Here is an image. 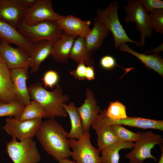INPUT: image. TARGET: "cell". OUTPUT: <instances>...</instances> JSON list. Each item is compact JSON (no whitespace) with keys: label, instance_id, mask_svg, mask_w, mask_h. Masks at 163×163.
Wrapping results in <instances>:
<instances>
[{"label":"cell","instance_id":"1","mask_svg":"<svg viewBox=\"0 0 163 163\" xmlns=\"http://www.w3.org/2000/svg\"><path fill=\"white\" fill-rule=\"evenodd\" d=\"M68 133L54 119L42 121L35 136L45 151L56 161L71 156Z\"/></svg>","mask_w":163,"mask_h":163},{"label":"cell","instance_id":"2","mask_svg":"<svg viewBox=\"0 0 163 163\" xmlns=\"http://www.w3.org/2000/svg\"><path fill=\"white\" fill-rule=\"evenodd\" d=\"M27 88L31 98L43 107L44 113L43 118L54 119L56 117L67 116V113L62 105L69 101V97L68 95L63 94L60 85L57 83L51 91L45 89L38 82L33 83Z\"/></svg>","mask_w":163,"mask_h":163},{"label":"cell","instance_id":"3","mask_svg":"<svg viewBox=\"0 0 163 163\" xmlns=\"http://www.w3.org/2000/svg\"><path fill=\"white\" fill-rule=\"evenodd\" d=\"M120 7L117 1L110 2L103 9L100 8L97 9L96 17L112 33L116 49H117L121 44L126 42L134 43L138 47L141 46L139 42L133 40L129 37L121 24L118 14Z\"/></svg>","mask_w":163,"mask_h":163},{"label":"cell","instance_id":"4","mask_svg":"<svg viewBox=\"0 0 163 163\" xmlns=\"http://www.w3.org/2000/svg\"><path fill=\"white\" fill-rule=\"evenodd\" d=\"M17 30L33 43L44 40L57 41L65 34L57 21L53 20H44L31 25H27L22 21Z\"/></svg>","mask_w":163,"mask_h":163},{"label":"cell","instance_id":"5","mask_svg":"<svg viewBox=\"0 0 163 163\" xmlns=\"http://www.w3.org/2000/svg\"><path fill=\"white\" fill-rule=\"evenodd\" d=\"M29 138L18 142L12 138L6 144V152L14 163H38L41 156L36 142Z\"/></svg>","mask_w":163,"mask_h":163},{"label":"cell","instance_id":"6","mask_svg":"<svg viewBox=\"0 0 163 163\" xmlns=\"http://www.w3.org/2000/svg\"><path fill=\"white\" fill-rule=\"evenodd\" d=\"M140 133V138L135 142L133 149L125 155V157L129 160V163H143L148 158L156 161L158 158L152 155L151 151L155 145L163 144L162 136L150 130Z\"/></svg>","mask_w":163,"mask_h":163},{"label":"cell","instance_id":"7","mask_svg":"<svg viewBox=\"0 0 163 163\" xmlns=\"http://www.w3.org/2000/svg\"><path fill=\"white\" fill-rule=\"evenodd\" d=\"M126 14L124 18L125 22H135L136 28L140 33V41L141 46L144 45L145 37H150L153 29L149 22V14L144 8L140 0H129L124 6Z\"/></svg>","mask_w":163,"mask_h":163},{"label":"cell","instance_id":"8","mask_svg":"<svg viewBox=\"0 0 163 163\" xmlns=\"http://www.w3.org/2000/svg\"><path fill=\"white\" fill-rule=\"evenodd\" d=\"M71 156L77 163H101L100 152L92 145L89 132L84 133L78 139L69 138Z\"/></svg>","mask_w":163,"mask_h":163},{"label":"cell","instance_id":"9","mask_svg":"<svg viewBox=\"0 0 163 163\" xmlns=\"http://www.w3.org/2000/svg\"><path fill=\"white\" fill-rule=\"evenodd\" d=\"M114 124H119L143 129H153L163 130V121L140 117H129L120 120H114L104 117L101 111L91 126L95 130Z\"/></svg>","mask_w":163,"mask_h":163},{"label":"cell","instance_id":"10","mask_svg":"<svg viewBox=\"0 0 163 163\" xmlns=\"http://www.w3.org/2000/svg\"><path fill=\"white\" fill-rule=\"evenodd\" d=\"M42 121L41 119L24 120L8 117L5 119L3 129L12 138L22 141L33 138Z\"/></svg>","mask_w":163,"mask_h":163},{"label":"cell","instance_id":"11","mask_svg":"<svg viewBox=\"0 0 163 163\" xmlns=\"http://www.w3.org/2000/svg\"><path fill=\"white\" fill-rule=\"evenodd\" d=\"M63 16L54 11L51 0H37L32 7L25 10L23 22L31 25L44 20L57 21Z\"/></svg>","mask_w":163,"mask_h":163},{"label":"cell","instance_id":"12","mask_svg":"<svg viewBox=\"0 0 163 163\" xmlns=\"http://www.w3.org/2000/svg\"><path fill=\"white\" fill-rule=\"evenodd\" d=\"M0 55L10 70L29 67L30 56L27 52L19 47L13 48L2 40L0 41Z\"/></svg>","mask_w":163,"mask_h":163},{"label":"cell","instance_id":"13","mask_svg":"<svg viewBox=\"0 0 163 163\" xmlns=\"http://www.w3.org/2000/svg\"><path fill=\"white\" fill-rule=\"evenodd\" d=\"M25 11L20 0H0V20L17 30L23 20Z\"/></svg>","mask_w":163,"mask_h":163},{"label":"cell","instance_id":"14","mask_svg":"<svg viewBox=\"0 0 163 163\" xmlns=\"http://www.w3.org/2000/svg\"><path fill=\"white\" fill-rule=\"evenodd\" d=\"M86 98L80 106L77 108L80 117L84 133L89 132L92 123L101 111L97 104L94 93L89 88L86 89Z\"/></svg>","mask_w":163,"mask_h":163},{"label":"cell","instance_id":"15","mask_svg":"<svg viewBox=\"0 0 163 163\" xmlns=\"http://www.w3.org/2000/svg\"><path fill=\"white\" fill-rule=\"evenodd\" d=\"M56 21L64 32L69 36L85 38L91 31L90 20L84 21L72 15L63 16Z\"/></svg>","mask_w":163,"mask_h":163},{"label":"cell","instance_id":"16","mask_svg":"<svg viewBox=\"0 0 163 163\" xmlns=\"http://www.w3.org/2000/svg\"><path fill=\"white\" fill-rule=\"evenodd\" d=\"M10 70L17 100L26 105L30 101L31 98L26 85V80L29 76L28 69L17 68Z\"/></svg>","mask_w":163,"mask_h":163},{"label":"cell","instance_id":"17","mask_svg":"<svg viewBox=\"0 0 163 163\" xmlns=\"http://www.w3.org/2000/svg\"><path fill=\"white\" fill-rule=\"evenodd\" d=\"M1 40L16 45L24 50L30 56L33 51V43L23 37L17 30L0 20Z\"/></svg>","mask_w":163,"mask_h":163},{"label":"cell","instance_id":"18","mask_svg":"<svg viewBox=\"0 0 163 163\" xmlns=\"http://www.w3.org/2000/svg\"><path fill=\"white\" fill-rule=\"evenodd\" d=\"M18 101L10 74V70L0 55V103Z\"/></svg>","mask_w":163,"mask_h":163},{"label":"cell","instance_id":"19","mask_svg":"<svg viewBox=\"0 0 163 163\" xmlns=\"http://www.w3.org/2000/svg\"><path fill=\"white\" fill-rule=\"evenodd\" d=\"M56 42L44 40L33 43V50L29 60L31 74L38 71L41 63L50 55Z\"/></svg>","mask_w":163,"mask_h":163},{"label":"cell","instance_id":"20","mask_svg":"<svg viewBox=\"0 0 163 163\" xmlns=\"http://www.w3.org/2000/svg\"><path fill=\"white\" fill-rule=\"evenodd\" d=\"M94 26L85 38L88 50L93 53L102 45L110 30L97 17L94 18Z\"/></svg>","mask_w":163,"mask_h":163},{"label":"cell","instance_id":"21","mask_svg":"<svg viewBox=\"0 0 163 163\" xmlns=\"http://www.w3.org/2000/svg\"><path fill=\"white\" fill-rule=\"evenodd\" d=\"M118 48L122 51L127 52L135 56L147 68L163 76V59L158 53H153L149 55L140 53L131 49L126 43L121 44Z\"/></svg>","mask_w":163,"mask_h":163},{"label":"cell","instance_id":"22","mask_svg":"<svg viewBox=\"0 0 163 163\" xmlns=\"http://www.w3.org/2000/svg\"><path fill=\"white\" fill-rule=\"evenodd\" d=\"M78 37L65 34L56 41L50 55L55 61L60 63L67 62L75 40Z\"/></svg>","mask_w":163,"mask_h":163},{"label":"cell","instance_id":"23","mask_svg":"<svg viewBox=\"0 0 163 163\" xmlns=\"http://www.w3.org/2000/svg\"><path fill=\"white\" fill-rule=\"evenodd\" d=\"M69 58L78 64L82 62L86 66H93L94 62L92 53L87 48L85 38L81 37L75 40Z\"/></svg>","mask_w":163,"mask_h":163},{"label":"cell","instance_id":"24","mask_svg":"<svg viewBox=\"0 0 163 163\" xmlns=\"http://www.w3.org/2000/svg\"><path fill=\"white\" fill-rule=\"evenodd\" d=\"M62 107L69 115L71 121V128L67 138L78 139L84 132L82 121L77 108L72 102H70L68 105L63 104Z\"/></svg>","mask_w":163,"mask_h":163},{"label":"cell","instance_id":"25","mask_svg":"<svg viewBox=\"0 0 163 163\" xmlns=\"http://www.w3.org/2000/svg\"><path fill=\"white\" fill-rule=\"evenodd\" d=\"M134 143L119 141L101 151V163H119V151L122 149H132Z\"/></svg>","mask_w":163,"mask_h":163},{"label":"cell","instance_id":"26","mask_svg":"<svg viewBox=\"0 0 163 163\" xmlns=\"http://www.w3.org/2000/svg\"><path fill=\"white\" fill-rule=\"evenodd\" d=\"M97 135L98 149H102L117 142L119 140L111 126H107L95 130Z\"/></svg>","mask_w":163,"mask_h":163},{"label":"cell","instance_id":"27","mask_svg":"<svg viewBox=\"0 0 163 163\" xmlns=\"http://www.w3.org/2000/svg\"><path fill=\"white\" fill-rule=\"evenodd\" d=\"M44 113L42 106L37 102L33 100L25 106L19 118L21 120L41 119Z\"/></svg>","mask_w":163,"mask_h":163},{"label":"cell","instance_id":"28","mask_svg":"<svg viewBox=\"0 0 163 163\" xmlns=\"http://www.w3.org/2000/svg\"><path fill=\"white\" fill-rule=\"evenodd\" d=\"M101 112L105 117L110 119L120 120L128 117L125 106L118 101L110 102L107 110Z\"/></svg>","mask_w":163,"mask_h":163},{"label":"cell","instance_id":"29","mask_svg":"<svg viewBox=\"0 0 163 163\" xmlns=\"http://www.w3.org/2000/svg\"><path fill=\"white\" fill-rule=\"evenodd\" d=\"M25 106L18 101L0 103V117L8 116L19 119Z\"/></svg>","mask_w":163,"mask_h":163},{"label":"cell","instance_id":"30","mask_svg":"<svg viewBox=\"0 0 163 163\" xmlns=\"http://www.w3.org/2000/svg\"><path fill=\"white\" fill-rule=\"evenodd\" d=\"M112 128L119 141L127 142H136L140 138V133H136L124 128L119 124L112 125Z\"/></svg>","mask_w":163,"mask_h":163},{"label":"cell","instance_id":"31","mask_svg":"<svg viewBox=\"0 0 163 163\" xmlns=\"http://www.w3.org/2000/svg\"><path fill=\"white\" fill-rule=\"evenodd\" d=\"M149 24L156 33L163 34V9H155L149 14Z\"/></svg>","mask_w":163,"mask_h":163},{"label":"cell","instance_id":"32","mask_svg":"<svg viewBox=\"0 0 163 163\" xmlns=\"http://www.w3.org/2000/svg\"><path fill=\"white\" fill-rule=\"evenodd\" d=\"M59 79L58 74L53 70L46 72L42 78L44 87H48L52 89L54 86L57 84Z\"/></svg>","mask_w":163,"mask_h":163},{"label":"cell","instance_id":"33","mask_svg":"<svg viewBox=\"0 0 163 163\" xmlns=\"http://www.w3.org/2000/svg\"><path fill=\"white\" fill-rule=\"evenodd\" d=\"M146 11L150 12L158 9H163V1L160 0H140Z\"/></svg>","mask_w":163,"mask_h":163},{"label":"cell","instance_id":"34","mask_svg":"<svg viewBox=\"0 0 163 163\" xmlns=\"http://www.w3.org/2000/svg\"><path fill=\"white\" fill-rule=\"evenodd\" d=\"M78 64L76 69L71 71L70 73L79 80H85V79L86 66L82 62Z\"/></svg>","mask_w":163,"mask_h":163},{"label":"cell","instance_id":"35","mask_svg":"<svg viewBox=\"0 0 163 163\" xmlns=\"http://www.w3.org/2000/svg\"><path fill=\"white\" fill-rule=\"evenodd\" d=\"M101 67L106 69H110L116 65L115 59L110 56H106L102 57L100 61Z\"/></svg>","mask_w":163,"mask_h":163},{"label":"cell","instance_id":"36","mask_svg":"<svg viewBox=\"0 0 163 163\" xmlns=\"http://www.w3.org/2000/svg\"><path fill=\"white\" fill-rule=\"evenodd\" d=\"M85 78L89 81L94 79V68L92 66H86Z\"/></svg>","mask_w":163,"mask_h":163},{"label":"cell","instance_id":"37","mask_svg":"<svg viewBox=\"0 0 163 163\" xmlns=\"http://www.w3.org/2000/svg\"><path fill=\"white\" fill-rule=\"evenodd\" d=\"M37 0H20L21 3L25 10L32 7L36 2Z\"/></svg>","mask_w":163,"mask_h":163},{"label":"cell","instance_id":"38","mask_svg":"<svg viewBox=\"0 0 163 163\" xmlns=\"http://www.w3.org/2000/svg\"><path fill=\"white\" fill-rule=\"evenodd\" d=\"M163 50V45L162 43L160 46L156 47L154 49L149 50L147 52L144 53H142L145 54L151 52H153V53H158V52L161 51Z\"/></svg>","mask_w":163,"mask_h":163},{"label":"cell","instance_id":"39","mask_svg":"<svg viewBox=\"0 0 163 163\" xmlns=\"http://www.w3.org/2000/svg\"><path fill=\"white\" fill-rule=\"evenodd\" d=\"M59 163H77L75 161H72L68 158H66L61 159L58 161Z\"/></svg>","mask_w":163,"mask_h":163},{"label":"cell","instance_id":"40","mask_svg":"<svg viewBox=\"0 0 163 163\" xmlns=\"http://www.w3.org/2000/svg\"><path fill=\"white\" fill-rule=\"evenodd\" d=\"M161 150V154L158 163H163V144L159 145Z\"/></svg>","mask_w":163,"mask_h":163}]
</instances>
